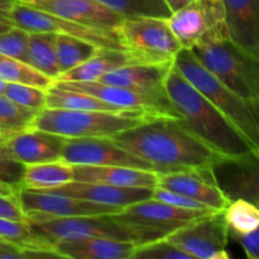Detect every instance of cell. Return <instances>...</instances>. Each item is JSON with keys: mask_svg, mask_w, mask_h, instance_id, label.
Instances as JSON below:
<instances>
[{"mask_svg": "<svg viewBox=\"0 0 259 259\" xmlns=\"http://www.w3.org/2000/svg\"><path fill=\"white\" fill-rule=\"evenodd\" d=\"M110 139L153 164L158 174L210 168L223 157L196 138L180 118L148 119Z\"/></svg>", "mask_w": 259, "mask_h": 259, "instance_id": "6da1fadb", "label": "cell"}, {"mask_svg": "<svg viewBox=\"0 0 259 259\" xmlns=\"http://www.w3.org/2000/svg\"><path fill=\"white\" fill-rule=\"evenodd\" d=\"M169 101L187 129L210 149L223 157L259 154V148L206 98L201 95L175 66L164 81Z\"/></svg>", "mask_w": 259, "mask_h": 259, "instance_id": "7a4b0ae2", "label": "cell"}, {"mask_svg": "<svg viewBox=\"0 0 259 259\" xmlns=\"http://www.w3.org/2000/svg\"><path fill=\"white\" fill-rule=\"evenodd\" d=\"M38 245L50 248V244L60 240L106 238L125 240L138 247L144 243L161 239L166 235L156 230L147 229L119 219L115 214L95 217L61 218V219L27 222Z\"/></svg>", "mask_w": 259, "mask_h": 259, "instance_id": "3957f363", "label": "cell"}, {"mask_svg": "<svg viewBox=\"0 0 259 259\" xmlns=\"http://www.w3.org/2000/svg\"><path fill=\"white\" fill-rule=\"evenodd\" d=\"M176 70L212 105L219 109L248 141L259 148V104L245 100L215 77L191 50H181L175 58Z\"/></svg>", "mask_w": 259, "mask_h": 259, "instance_id": "277c9868", "label": "cell"}, {"mask_svg": "<svg viewBox=\"0 0 259 259\" xmlns=\"http://www.w3.org/2000/svg\"><path fill=\"white\" fill-rule=\"evenodd\" d=\"M191 51L227 88L259 104V56L247 52L229 38L202 42Z\"/></svg>", "mask_w": 259, "mask_h": 259, "instance_id": "5b68a950", "label": "cell"}, {"mask_svg": "<svg viewBox=\"0 0 259 259\" xmlns=\"http://www.w3.org/2000/svg\"><path fill=\"white\" fill-rule=\"evenodd\" d=\"M148 119L131 114L94 110L50 109L39 110L30 128L40 129L62 138H113Z\"/></svg>", "mask_w": 259, "mask_h": 259, "instance_id": "8992f818", "label": "cell"}, {"mask_svg": "<svg viewBox=\"0 0 259 259\" xmlns=\"http://www.w3.org/2000/svg\"><path fill=\"white\" fill-rule=\"evenodd\" d=\"M114 32L121 50L136 63H174L177 53L182 50L169 29L167 18H124Z\"/></svg>", "mask_w": 259, "mask_h": 259, "instance_id": "52a82bcc", "label": "cell"}, {"mask_svg": "<svg viewBox=\"0 0 259 259\" xmlns=\"http://www.w3.org/2000/svg\"><path fill=\"white\" fill-rule=\"evenodd\" d=\"M229 235L223 211H217L169 233L166 239L192 259H229Z\"/></svg>", "mask_w": 259, "mask_h": 259, "instance_id": "ba28073f", "label": "cell"}, {"mask_svg": "<svg viewBox=\"0 0 259 259\" xmlns=\"http://www.w3.org/2000/svg\"><path fill=\"white\" fill-rule=\"evenodd\" d=\"M17 199L27 222L118 214L121 209L47 191L18 189Z\"/></svg>", "mask_w": 259, "mask_h": 259, "instance_id": "9c48e42d", "label": "cell"}, {"mask_svg": "<svg viewBox=\"0 0 259 259\" xmlns=\"http://www.w3.org/2000/svg\"><path fill=\"white\" fill-rule=\"evenodd\" d=\"M8 15L17 27L27 30L28 33L50 32L55 34L72 35L94 43L100 48H120L114 30L78 24L22 3H15Z\"/></svg>", "mask_w": 259, "mask_h": 259, "instance_id": "30bf717a", "label": "cell"}, {"mask_svg": "<svg viewBox=\"0 0 259 259\" xmlns=\"http://www.w3.org/2000/svg\"><path fill=\"white\" fill-rule=\"evenodd\" d=\"M53 83L70 90L91 94L124 110L141 111L152 118H179L167 94L152 95L99 81H55Z\"/></svg>", "mask_w": 259, "mask_h": 259, "instance_id": "8fae6325", "label": "cell"}, {"mask_svg": "<svg viewBox=\"0 0 259 259\" xmlns=\"http://www.w3.org/2000/svg\"><path fill=\"white\" fill-rule=\"evenodd\" d=\"M61 159L71 166H121L157 172L153 164L109 138H65Z\"/></svg>", "mask_w": 259, "mask_h": 259, "instance_id": "7c38bea8", "label": "cell"}, {"mask_svg": "<svg viewBox=\"0 0 259 259\" xmlns=\"http://www.w3.org/2000/svg\"><path fill=\"white\" fill-rule=\"evenodd\" d=\"M212 212L217 211L181 209L151 197L129 205L115 215L123 222L163 233L167 237L169 233Z\"/></svg>", "mask_w": 259, "mask_h": 259, "instance_id": "4fadbf2b", "label": "cell"}, {"mask_svg": "<svg viewBox=\"0 0 259 259\" xmlns=\"http://www.w3.org/2000/svg\"><path fill=\"white\" fill-rule=\"evenodd\" d=\"M259 154L222 157L211 166L215 182L229 201L244 199L258 205Z\"/></svg>", "mask_w": 259, "mask_h": 259, "instance_id": "5bb4252c", "label": "cell"}, {"mask_svg": "<svg viewBox=\"0 0 259 259\" xmlns=\"http://www.w3.org/2000/svg\"><path fill=\"white\" fill-rule=\"evenodd\" d=\"M18 3L93 28L114 30L124 19L98 0H17Z\"/></svg>", "mask_w": 259, "mask_h": 259, "instance_id": "9a60e30c", "label": "cell"}, {"mask_svg": "<svg viewBox=\"0 0 259 259\" xmlns=\"http://www.w3.org/2000/svg\"><path fill=\"white\" fill-rule=\"evenodd\" d=\"M157 187L196 200L215 211H224L230 202L215 182L211 167L192 171L158 174Z\"/></svg>", "mask_w": 259, "mask_h": 259, "instance_id": "2e32d148", "label": "cell"}, {"mask_svg": "<svg viewBox=\"0 0 259 259\" xmlns=\"http://www.w3.org/2000/svg\"><path fill=\"white\" fill-rule=\"evenodd\" d=\"M47 192L67 195L76 199L88 200L96 204L109 205L123 210L136 202L151 199L153 189H142V187H119L94 182L71 181L56 189L48 190Z\"/></svg>", "mask_w": 259, "mask_h": 259, "instance_id": "e0dca14e", "label": "cell"}, {"mask_svg": "<svg viewBox=\"0 0 259 259\" xmlns=\"http://www.w3.org/2000/svg\"><path fill=\"white\" fill-rule=\"evenodd\" d=\"M65 138L30 128L3 141L9 153L25 166L61 159Z\"/></svg>", "mask_w": 259, "mask_h": 259, "instance_id": "ac0fdd59", "label": "cell"}, {"mask_svg": "<svg viewBox=\"0 0 259 259\" xmlns=\"http://www.w3.org/2000/svg\"><path fill=\"white\" fill-rule=\"evenodd\" d=\"M229 39L259 56V0H223Z\"/></svg>", "mask_w": 259, "mask_h": 259, "instance_id": "d6986e66", "label": "cell"}, {"mask_svg": "<svg viewBox=\"0 0 259 259\" xmlns=\"http://www.w3.org/2000/svg\"><path fill=\"white\" fill-rule=\"evenodd\" d=\"M174 63L164 65H147V63H132L123 66L106 75L101 76L99 82L109 85L128 88L134 91L152 95H164V81Z\"/></svg>", "mask_w": 259, "mask_h": 259, "instance_id": "ffe728a7", "label": "cell"}, {"mask_svg": "<svg viewBox=\"0 0 259 259\" xmlns=\"http://www.w3.org/2000/svg\"><path fill=\"white\" fill-rule=\"evenodd\" d=\"M73 181L94 182L119 187L154 189L158 172L121 166H72Z\"/></svg>", "mask_w": 259, "mask_h": 259, "instance_id": "44dd1931", "label": "cell"}, {"mask_svg": "<svg viewBox=\"0 0 259 259\" xmlns=\"http://www.w3.org/2000/svg\"><path fill=\"white\" fill-rule=\"evenodd\" d=\"M136 247L132 242L106 238L60 240L50 244L60 258L71 259H132Z\"/></svg>", "mask_w": 259, "mask_h": 259, "instance_id": "7402d4cb", "label": "cell"}, {"mask_svg": "<svg viewBox=\"0 0 259 259\" xmlns=\"http://www.w3.org/2000/svg\"><path fill=\"white\" fill-rule=\"evenodd\" d=\"M167 23L182 50H192L209 39V25L197 0L172 13Z\"/></svg>", "mask_w": 259, "mask_h": 259, "instance_id": "603a6c76", "label": "cell"}, {"mask_svg": "<svg viewBox=\"0 0 259 259\" xmlns=\"http://www.w3.org/2000/svg\"><path fill=\"white\" fill-rule=\"evenodd\" d=\"M132 63L136 62L124 50L100 48L93 57L63 72L56 81H96L101 76Z\"/></svg>", "mask_w": 259, "mask_h": 259, "instance_id": "cb8c5ba5", "label": "cell"}, {"mask_svg": "<svg viewBox=\"0 0 259 259\" xmlns=\"http://www.w3.org/2000/svg\"><path fill=\"white\" fill-rule=\"evenodd\" d=\"M46 108L50 109H68V110H94V111H109V113L131 114V115L146 116L152 118L141 111L124 110V109L114 106L105 103L101 99L91 95V94L81 93V91L70 90V89L61 88L56 83L47 89L46 96Z\"/></svg>", "mask_w": 259, "mask_h": 259, "instance_id": "d4e9b609", "label": "cell"}, {"mask_svg": "<svg viewBox=\"0 0 259 259\" xmlns=\"http://www.w3.org/2000/svg\"><path fill=\"white\" fill-rule=\"evenodd\" d=\"M71 181H73L72 166L62 159H56L25 167L19 189L48 191Z\"/></svg>", "mask_w": 259, "mask_h": 259, "instance_id": "484cf974", "label": "cell"}, {"mask_svg": "<svg viewBox=\"0 0 259 259\" xmlns=\"http://www.w3.org/2000/svg\"><path fill=\"white\" fill-rule=\"evenodd\" d=\"M28 63L52 80L56 81L60 77L61 70L56 53L55 33H29Z\"/></svg>", "mask_w": 259, "mask_h": 259, "instance_id": "4316f807", "label": "cell"}, {"mask_svg": "<svg viewBox=\"0 0 259 259\" xmlns=\"http://www.w3.org/2000/svg\"><path fill=\"white\" fill-rule=\"evenodd\" d=\"M99 50L100 47L81 38L56 34V53H57L61 75L88 61Z\"/></svg>", "mask_w": 259, "mask_h": 259, "instance_id": "83f0119b", "label": "cell"}, {"mask_svg": "<svg viewBox=\"0 0 259 259\" xmlns=\"http://www.w3.org/2000/svg\"><path fill=\"white\" fill-rule=\"evenodd\" d=\"M38 110L18 105L17 103L0 95V138L3 141L28 131Z\"/></svg>", "mask_w": 259, "mask_h": 259, "instance_id": "f1b7e54d", "label": "cell"}, {"mask_svg": "<svg viewBox=\"0 0 259 259\" xmlns=\"http://www.w3.org/2000/svg\"><path fill=\"white\" fill-rule=\"evenodd\" d=\"M0 78L5 82L23 83L46 90L55 82V80L43 75L29 63L4 55H0Z\"/></svg>", "mask_w": 259, "mask_h": 259, "instance_id": "f546056e", "label": "cell"}, {"mask_svg": "<svg viewBox=\"0 0 259 259\" xmlns=\"http://www.w3.org/2000/svg\"><path fill=\"white\" fill-rule=\"evenodd\" d=\"M223 215L230 234H243L259 228L258 205L248 200H233L225 207Z\"/></svg>", "mask_w": 259, "mask_h": 259, "instance_id": "4dcf8cb0", "label": "cell"}, {"mask_svg": "<svg viewBox=\"0 0 259 259\" xmlns=\"http://www.w3.org/2000/svg\"><path fill=\"white\" fill-rule=\"evenodd\" d=\"M123 18L157 17L168 18L172 14L163 0H98Z\"/></svg>", "mask_w": 259, "mask_h": 259, "instance_id": "1f68e13d", "label": "cell"}, {"mask_svg": "<svg viewBox=\"0 0 259 259\" xmlns=\"http://www.w3.org/2000/svg\"><path fill=\"white\" fill-rule=\"evenodd\" d=\"M3 95L17 103L18 105L25 108L34 109L38 111L46 108V96H47L46 89L23 85V83L7 82Z\"/></svg>", "mask_w": 259, "mask_h": 259, "instance_id": "d6a6232c", "label": "cell"}, {"mask_svg": "<svg viewBox=\"0 0 259 259\" xmlns=\"http://www.w3.org/2000/svg\"><path fill=\"white\" fill-rule=\"evenodd\" d=\"M28 45L29 33L17 25L0 33V55L28 63Z\"/></svg>", "mask_w": 259, "mask_h": 259, "instance_id": "836d02e7", "label": "cell"}, {"mask_svg": "<svg viewBox=\"0 0 259 259\" xmlns=\"http://www.w3.org/2000/svg\"><path fill=\"white\" fill-rule=\"evenodd\" d=\"M132 259H192L166 239V237L161 239H156L153 242L144 243V244L136 247Z\"/></svg>", "mask_w": 259, "mask_h": 259, "instance_id": "e575fe53", "label": "cell"}, {"mask_svg": "<svg viewBox=\"0 0 259 259\" xmlns=\"http://www.w3.org/2000/svg\"><path fill=\"white\" fill-rule=\"evenodd\" d=\"M0 239L15 243L22 247L45 248L38 245L27 220H14L0 217Z\"/></svg>", "mask_w": 259, "mask_h": 259, "instance_id": "d590c367", "label": "cell"}, {"mask_svg": "<svg viewBox=\"0 0 259 259\" xmlns=\"http://www.w3.org/2000/svg\"><path fill=\"white\" fill-rule=\"evenodd\" d=\"M25 167H27L25 164L15 159L9 153V151L3 144V141L0 142V181L15 189H19Z\"/></svg>", "mask_w": 259, "mask_h": 259, "instance_id": "8d00e7d4", "label": "cell"}, {"mask_svg": "<svg viewBox=\"0 0 259 259\" xmlns=\"http://www.w3.org/2000/svg\"><path fill=\"white\" fill-rule=\"evenodd\" d=\"M60 258L51 248L22 247L15 243L0 239V259H37Z\"/></svg>", "mask_w": 259, "mask_h": 259, "instance_id": "74e56055", "label": "cell"}, {"mask_svg": "<svg viewBox=\"0 0 259 259\" xmlns=\"http://www.w3.org/2000/svg\"><path fill=\"white\" fill-rule=\"evenodd\" d=\"M152 197L156 200H159V201L166 202V204L174 205V206H176V207H181V209L210 210V211H215V210L210 209L209 206H206V205L196 201V200L190 199V197L184 196V195H181V194H177V192L169 191V190L162 189V187H154Z\"/></svg>", "mask_w": 259, "mask_h": 259, "instance_id": "f35d334b", "label": "cell"}, {"mask_svg": "<svg viewBox=\"0 0 259 259\" xmlns=\"http://www.w3.org/2000/svg\"><path fill=\"white\" fill-rule=\"evenodd\" d=\"M0 217L14 220H25L23 210L20 207L17 195L7 196L0 194Z\"/></svg>", "mask_w": 259, "mask_h": 259, "instance_id": "ab89813d", "label": "cell"}, {"mask_svg": "<svg viewBox=\"0 0 259 259\" xmlns=\"http://www.w3.org/2000/svg\"><path fill=\"white\" fill-rule=\"evenodd\" d=\"M242 245L245 255L249 259L259 258V230L254 229L252 232L243 233V234H233Z\"/></svg>", "mask_w": 259, "mask_h": 259, "instance_id": "60d3db41", "label": "cell"}, {"mask_svg": "<svg viewBox=\"0 0 259 259\" xmlns=\"http://www.w3.org/2000/svg\"><path fill=\"white\" fill-rule=\"evenodd\" d=\"M163 2L166 3L167 7L169 8L171 13H174V12H176V10L184 8L185 5H187L189 3L194 2V0H163Z\"/></svg>", "mask_w": 259, "mask_h": 259, "instance_id": "b9f144b4", "label": "cell"}, {"mask_svg": "<svg viewBox=\"0 0 259 259\" xmlns=\"http://www.w3.org/2000/svg\"><path fill=\"white\" fill-rule=\"evenodd\" d=\"M14 23L10 19V17L4 13H0V33H4L7 30H9L10 28L14 27Z\"/></svg>", "mask_w": 259, "mask_h": 259, "instance_id": "7bdbcfd3", "label": "cell"}, {"mask_svg": "<svg viewBox=\"0 0 259 259\" xmlns=\"http://www.w3.org/2000/svg\"><path fill=\"white\" fill-rule=\"evenodd\" d=\"M17 190L15 187L10 186V185L4 184V182L0 181V194L2 195H7V196H14L17 195Z\"/></svg>", "mask_w": 259, "mask_h": 259, "instance_id": "ee69618b", "label": "cell"}, {"mask_svg": "<svg viewBox=\"0 0 259 259\" xmlns=\"http://www.w3.org/2000/svg\"><path fill=\"white\" fill-rule=\"evenodd\" d=\"M15 3H17V0H0V13L9 14Z\"/></svg>", "mask_w": 259, "mask_h": 259, "instance_id": "f6af8a7d", "label": "cell"}, {"mask_svg": "<svg viewBox=\"0 0 259 259\" xmlns=\"http://www.w3.org/2000/svg\"><path fill=\"white\" fill-rule=\"evenodd\" d=\"M5 85H7V82H5V81H3L2 78H0V95H3V93H4Z\"/></svg>", "mask_w": 259, "mask_h": 259, "instance_id": "bcb514c9", "label": "cell"}, {"mask_svg": "<svg viewBox=\"0 0 259 259\" xmlns=\"http://www.w3.org/2000/svg\"><path fill=\"white\" fill-rule=\"evenodd\" d=\"M2 141H3V139H2V138H0V142H2Z\"/></svg>", "mask_w": 259, "mask_h": 259, "instance_id": "7dc6e473", "label": "cell"}]
</instances>
